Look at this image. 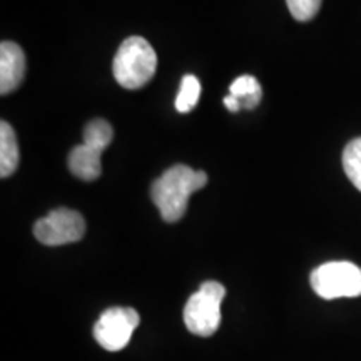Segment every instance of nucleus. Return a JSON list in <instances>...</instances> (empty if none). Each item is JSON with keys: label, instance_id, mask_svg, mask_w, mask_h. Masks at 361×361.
Masks as SVG:
<instances>
[{"label": "nucleus", "instance_id": "obj_14", "mask_svg": "<svg viewBox=\"0 0 361 361\" xmlns=\"http://www.w3.org/2000/svg\"><path fill=\"white\" fill-rule=\"evenodd\" d=\"M224 106H226V109L231 111V112H239V111L243 109L241 104H239L238 99H234L233 96H226L224 97Z\"/></svg>", "mask_w": 361, "mask_h": 361}, {"label": "nucleus", "instance_id": "obj_3", "mask_svg": "<svg viewBox=\"0 0 361 361\" xmlns=\"http://www.w3.org/2000/svg\"><path fill=\"white\" fill-rule=\"evenodd\" d=\"M114 137V129L104 119H94L85 126L84 142L69 154V169L75 178L96 180L102 174L101 156Z\"/></svg>", "mask_w": 361, "mask_h": 361}, {"label": "nucleus", "instance_id": "obj_9", "mask_svg": "<svg viewBox=\"0 0 361 361\" xmlns=\"http://www.w3.org/2000/svg\"><path fill=\"white\" fill-rule=\"evenodd\" d=\"M19 144L12 126L2 121L0 123V176L8 178L16 173L19 166Z\"/></svg>", "mask_w": 361, "mask_h": 361}, {"label": "nucleus", "instance_id": "obj_12", "mask_svg": "<svg viewBox=\"0 0 361 361\" xmlns=\"http://www.w3.org/2000/svg\"><path fill=\"white\" fill-rule=\"evenodd\" d=\"M343 169L351 184L361 191V137H356L346 144L343 151Z\"/></svg>", "mask_w": 361, "mask_h": 361}, {"label": "nucleus", "instance_id": "obj_13", "mask_svg": "<svg viewBox=\"0 0 361 361\" xmlns=\"http://www.w3.org/2000/svg\"><path fill=\"white\" fill-rule=\"evenodd\" d=\"M323 0H286L291 16L298 22H308L319 12Z\"/></svg>", "mask_w": 361, "mask_h": 361}, {"label": "nucleus", "instance_id": "obj_10", "mask_svg": "<svg viewBox=\"0 0 361 361\" xmlns=\"http://www.w3.org/2000/svg\"><path fill=\"white\" fill-rule=\"evenodd\" d=\"M229 96L238 99L243 109L251 111L261 102L263 89H261V84L256 78H252V75H241L229 87Z\"/></svg>", "mask_w": 361, "mask_h": 361}, {"label": "nucleus", "instance_id": "obj_6", "mask_svg": "<svg viewBox=\"0 0 361 361\" xmlns=\"http://www.w3.org/2000/svg\"><path fill=\"white\" fill-rule=\"evenodd\" d=\"M139 322L141 316L134 308L114 306L99 316L97 323L94 324V338L104 350L121 351L128 346Z\"/></svg>", "mask_w": 361, "mask_h": 361}, {"label": "nucleus", "instance_id": "obj_8", "mask_svg": "<svg viewBox=\"0 0 361 361\" xmlns=\"http://www.w3.org/2000/svg\"><path fill=\"white\" fill-rule=\"evenodd\" d=\"M25 75V56L20 45L4 40L0 45V94L16 90Z\"/></svg>", "mask_w": 361, "mask_h": 361}, {"label": "nucleus", "instance_id": "obj_2", "mask_svg": "<svg viewBox=\"0 0 361 361\" xmlns=\"http://www.w3.org/2000/svg\"><path fill=\"white\" fill-rule=\"evenodd\" d=\"M156 69V51L146 39L137 37V35L128 37L121 44L112 62V72H114L117 84L129 90L144 87L154 78Z\"/></svg>", "mask_w": 361, "mask_h": 361}, {"label": "nucleus", "instance_id": "obj_1", "mask_svg": "<svg viewBox=\"0 0 361 361\" xmlns=\"http://www.w3.org/2000/svg\"><path fill=\"white\" fill-rule=\"evenodd\" d=\"M207 184L204 171H194L189 166L178 164L166 171L152 183L151 200L159 207L166 223H178L186 214L189 197Z\"/></svg>", "mask_w": 361, "mask_h": 361}, {"label": "nucleus", "instance_id": "obj_5", "mask_svg": "<svg viewBox=\"0 0 361 361\" xmlns=\"http://www.w3.org/2000/svg\"><path fill=\"white\" fill-rule=\"evenodd\" d=\"M311 288L323 300L361 296V268L350 261H329L311 273Z\"/></svg>", "mask_w": 361, "mask_h": 361}, {"label": "nucleus", "instance_id": "obj_7", "mask_svg": "<svg viewBox=\"0 0 361 361\" xmlns=\"http://www.w3.org/2000/svg\"><path fill=\"white\" fill-rule=\"evenodd\" d=\"M34 234L37 241L45 246L69 245L82 239L85 221L78 211L59 207L35 223Z\"/></svg>", "mask_w": 361, "mask_h": 361}, {"label": "nucleus", "instance_id": "obj_11", "mask_svg": "<svg viewBox=\"0 0 361 361\" xmlns=\"http://www.w3.org/2000/svg\"><path fill=\"white\" fill-rule=\"evenodd\" d=\"M201 96V84L197 80L196 75H184L183 80H180V89L178 97H176V109L183 114H188L191 112L194 107L197 106V101H200Z\"/></svg>", "mask_w": 361, "mask_h": 361}, {"label": "nucleus", "instance_id": "obj_4", "mask_svg": "<svg viewBox=\"0 0 361 361\" xmlns=\"http://www.w3.org/2000/svg\"><path fill=\"white\" fill-rule=\"evenodd\" d=\"M226 288L218 281H206L184 306V324L197 336H213L221 324V303Z\"/></svg>", "mask_w": 361, "mask_h": 361}]
</instances>
